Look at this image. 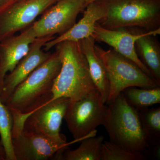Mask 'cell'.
I'll return each instance as SVG.
<instances>
[{
    "mask_svg": "<svg viewBox=\"0 0 160 160\" xmlns=\"http://www.w3.org/2000/svg\"><path fill=\"white\" fill-rule=\"evenodd\" d=\"M62 67L52 89L51 100L65 97L75 102L98 91L89 72L87 60L78 42H62L56 45Z\"/></svg>",
    "mask_w": 160,
    "mask_h": 160,
    "instance_id": "6da1fadb",
    "label": "cell"
},
{
    "mask_svg": "<svg viewBox=\"0 0 160 160\" xmlns=\"http://www.w3.org/2000/svg\"><path fill=\"white\" fill-rule=\"evenodd\" d=\"M61 67V58L56 51L16 88L5 104L14 122L51 99L53 83Z\"/></svg>",
    "mask_w": 160,
    "mask_h": 160,
    "instance_id": "7a4b0ae2",
    "label": "cell"
},
{
    "mask_svg": "<svg viewBox=\"0 0 160 160\" xmlns=\"http://www.w3.org/2000/svg\"><path fill=\"white\" fill-rule=\"evenodd\" d=\"M106 104L103 126L110 142L130 152L143 154L149 145L142 129L138 110L127 102L122 92Z\"/></svg>",
    "mask_w": 160,
    "mask_h": 160,
    "instance_id": "3957f363",
    "label": "cell"
},
{
    "mask_svg": "<svg viewBox=\"0 0 160 160\" xmlns=\"http://www.w3.org/2000/svg\"><path fill=\"white\" fill-rule=\"evenodd\" d=\"M106 9L98 23L109 29L138 27L146 31L160 29V0H100Z\"/></svg>",
    "mask_w": 160,
    "mask_h": 160,
    "instance_id": "277c9868",
    "label": "cell"
},
{
    "mask_svg": "<svg viewBox=\"0 0 160 160\" xmlns=\"http://www.w3.org/2000/svg\"><path fill=\"white\" fill-rule=\"evenodd\" d=\"M94 49L104 64L109 80V93L106 103L111 102L129 87L152 89L160 87L134 62L114 49L105 50L96 45Z\"/></svg>",
    "mask_w": 160,
    "mask_h": 160,
    "instance_id": "5b68a950",
    "label": "cell"
},
{
    "mask_svg": "<svg viewBox=\"0 0 160 160\" xmlns=\"http://www.w3.org/2000/svg\"><path fill=\"white\" fill-rule=\"evenodd\" d=\"M70 102L69 98L61 97L41 104L15 123L12 132L16 133L22 129L33 132L67 147L70 144L66 142L60 130Z\"/></svg>",
    "mask_w": 160,
    "mask_h": 160,
    "instance_id": "8992f818",
    "label": "cell"
},
{
    "mask_svg": "<svg viewBox=\"0 0 160 160\" xmlns=\"http://www.w3.org/2000/svg\"><path fill=\"white\" fill-rule=\"evenodd\" d=\"M106 109L98 91L70 102L64 118L74 139L70 144L96 136V129L104 123Z\"/></svg>",
    "mask_w": 160,
    "mask_h": 160,
    "instance_id": "52a82bcc",
    "label": "cell"
},
{
    "mask_svg": "<svg viewBox=\"0 0 160 160\" xmlns=\"http://www.w3.org/2000/svg\"><path fill=\"white\" fill-rule=\"evenodd\" d=\"M86 7L85 0H58L32 25L36 37L62 34L75 24L78 15Z\"/></svg>",
    "mask_w": 160,
    "mask_h": 160,
    "instance_id": "ba28073f",
    "label": "cell"
},
{
    "mask_svg": "<svg viewBox=\"0 0 160 160\" xmlns=\"http://www.w3.org/2000/svg\"><path fill=\"white\" fill-rule=\"evenodd\" d=\"M58 0H18L0 12V41L25 29Z\"/></svg>",
    "mask_w": 160,
    "mask_h": 160,
    "instance_id": "9c48e42d",
    "label": "cell"
},
{
    "mask_svg": "<svg viewBox=\"0 0 160 160\" xmlns=\"http://www.w3.org/2000/svg\"><path fill=\"white\" fill-rule=\"evenodd\" d=\"M54 38L49 36L37 38L31 43L27 54L4 78L0 93V100L2 102L5 104L16 88L50 57L51 53L44 51L43 47L46 42Z\"/></svg>",
    "mask_w": 160,
    "mask_h": 160,
    "instance_id": "30bf717a",
    "label": "cell"
},
{
    "mask_svg": "<svg viewBox=\"0 0 160 160\" xmlns=\"http://www.w3.org/2000/svg\"><path fill=\"white\" fill-rule=\"evenodd\" d=\"M16 160H47L66 148L38 133L22 129L12 137Z\"/></svg>",
    "mask_w": 160,
    "mask_h": 160,
    "instance_id": "8fae6325",
    "label": "cell"
},
{
    "mask_svg": "<svg viewBox=\"0 0 160 160\" xmlns=\"http://www.w3.org/2000/svg\"><path fill=\"white\" fill-rule=\"evenodd\" d=\"M147 32L133 33L126 29H107L97 22L92 36L96 41L106 43L120 54L131 60L145 73L152 78L149 69L139 58L135 48L137 40Z\"/></svg>",
    "mask_w": 160,
    "mask_h": 160,
    "instance_id": "7c38bea8",
    "label": "cell"
},
{
    "mask_svg": "<svg viewBox=\"0 0 160 160\" xmlns=\"http://www.w3.org/2000/svg\"><path fill=\"white\" fill-rule=\"evenodd\" d=\"M36 38L31 26L19 35L0 41V93L6 74L11 72L27 54Z\"/></svg>",
    "mask_w": 160,
    "mask_h": 160,
    "instance_id": "4fadbf2b",
    "label": "cell"
},
{
    "mask_svg": "<svg viewBox=\"0 0 160 160\" xmlns=\"http://www.w3.org/2000/svg\"><path fill=\"white\" fill-rule=\"evenodd\" d=\"M82 18L71 28L59 36L46 42L43 47L48 51L62 42H78L92 36L96 24L106 16V11L99 1L90 3L86 6Z\"/></svg>",
    "mask_w": 160,
    "mask_h": 160,
    "instance_id": "5bb4252c",
    "label": "cell"
},
{
    "mask_svg": "<svg viewBox=\"0 0 160 160\" xmlns=\"http://www.w3.org/2000/svg\"><path fill=\"white\" fill-rule=\"evenodd\" d=\"M96 40L91 36L79 41L81 51L87 60L89 72L103 102L106 104L109 98V82L103 62L95 51Z\"/></svg>",
    "mask_w": 160,
    "mask_h": 160,
    "instance_id": "9a60e30c",
    "label": "cell"
},
{
    "mask_svg": "<svg viewBox=\"0 0 160 160\" xmlns=\"http://www.w3.org/2000/svg\"><path fill=\"white\" fill-rule=\"evenodd\" d=\"M160 33V29L147 32L137 40L135 48L139 58L160 86V44L155 37Z\"/></svg>",
    "mask_w": 160,
    "mask_h": 160,
    "instance_id": "2e32d148",
    "label": "cell"
},
{
    "mask_svg": "<svg viewBox=\"0 0 160 160\" xmlns=\"http://www.w3.org/2000/svg\"><path fill=\"white\" fill-rule=\"evenodd\" d=\"M104 141L103 135L88 137L81 141L82 142L77 149L69 150L66 148L54 158L62 160H101Z\"/></svg>",
    "mask_w": 160,
    "mask_h": 160,
    "instance_id": "e0dca14e",
    "label": "cell"
},
{
    "mask_svg": "<svg viewBox=\"0 0 160 160\" xmlns=\"http://www.w3.org/2000/svg\"><path fill=\"white\" fill-rule=\"evenodd\" d=\"M142 129L149 144H160V107L138 110Z\"/></svg>",
    "mask_w": 160,
    "mask_h": 160,
    "instance_id": "ac0fdd59",
    "label": "cell"
},
{
    "mask_svg": "<svg viewBox=\"0 0 160 160\" xmlns=\"http://www.w3.org/2000/svg\"><path fill=\"white\" fill-rule=\"evenodd\" d=\"M122 92L127 102L137 110L160 103V87L152 89L129 87Z\"/></svg>",
    "mask_w": 160,
    "mask_h": 160,
    "instance_id": "d6986e66",
    "label": "cell"
},
{
    "mask_svg": "<svg viewBox=\"0 0 160 160\" xmlns=\"http://www.w3.org/2000/svg\"><path fill=\"white\" fill-rule=\"evenodd\" d=\"M13 118L11 112L0 100V138L6 154V160H16L12 144Z\"/></svg>",
    "mask_w": 160,
    "mask_h": 160,
    "instance_id": "ffe728a7",
    "label": "cell"
},
{
    "mask_svg": "<svg viewBox=\"0 0 160 160\" xmlns=\"http://www.w3.org/2000/svg\"><path fill=\"white\" fill-rule=\"evenodd\" d=\"M145 158L142 153L130 152L110 141L103 142L101 160H142Z\"/></svg>",
    "mask_w": 160,
    "mask_h": 160,
    "instance_id": "44dd1931",
    "label": "cell"
},
{
    "mask_svg": "<svg viewBox=\"0 0 160 160\" xmlns=\"http://www.w3.org/2000/svg\"><path fill=\"white\" fill-rule=\"evenodd\" d=\"M18 0H0V12Z\"/></svg>",
    "mask_w": 160,
    "mask_h": 160,
    "instance_id": "7402d4cb",
    "label": "cell"
},
{
    "mask_svg": "<svg viewBox=\"0 0 160 160\" xmlns=\"http://www.w3.org/2000/svg\"><path fill=\"white\" fill-rule=\"evenodd\" d=\"M0 160H6V154L2 142L0 138Z\"/></svg>",
    "mask_w": 160,
    "mask_h": 160,
    "instance_id": "603a6c76",
    "label": "cell"
},
{
    "mask_svg": "<svg viewBox=\"0 0 160 160\" xmlns=\"http://www.w3.org/2000/svg\"><path fill=\"white\" fill-rule=\"evenodd\" d=\"M100 1V0H85L86 7L87 5L90 4V3L93 2H97V1Z\"/></svg>",
    "mask_w": 160,
    "mask_h": 160,
    "instance_id": "cb8c5ba5",
    "label": "cell"
}]
</instances>
